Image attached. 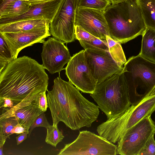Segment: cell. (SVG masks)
<instances>
[{"mask_svg": "<svg viewBox=\"0 0 155 155\" xmlns=\"http://www.w3.org/2000/svg\"><path fill=\"white\" fill-rule=\"evenodd\" d=\"M69 81L59 76L54 80L52 89L47 91L48 107L53 125L63 122L73 130L90 127L99 114L97 105L85 98Z\"/></svg>", "mask_w": 155, "mask_h": 155, "instance_id": "cell-1", "label": "cell"}, {"mask_svg": "<svg viewBox=\"0 0 155 155\" xmlns=\"http://www.w3.org/2000/svg\"><path fill=\"white\" fill-rule=\"evenodd\" d=\"M48 76L42 65L24 56L9 63L0 73V97L10 98L15 105L34 101L47 91Z\"/></svg>", "mask_w": 155, "mask_h": 155, "instance_id": "cell-2", "label": "cell"}, {"mask_svg": "<svg viewBox=\"0 0 155 155\" xmlns=\"http://www.w3.org/2000/svg\"><path fill=\"white\" fill-rule=\"evenodd\" d=\"M109 36L124 44L142 35L147 27L135 0L111 5L104 11Z\"/></svg>", "mask_w": 155, "mask_h": 155, "instance_id": "cell-3", "label": "cell"}, {"mask_svg": "<svg viewBox=\"0 0 155 155\" xmlns=\"http://www.w3.org/2000/svg\"><path fill=\"white\" fill-rule=\"evenodd\" d=\"M123 69L97 84L94 92L90 94L107 120L121 115L131 105Z\"/></svg>", "mask_w": 155, "mask_h": 155, "instance_id": "cell-4", "label": "cell"}, {"mask_svg": "<svg viewBox=\"0 0 155 155\" xmlns=\"http://www.w3.org/2000/svg\"><path fill=\"white\" fill-rule=\"evenodd\" d=\"M123 71L130 98L140 95V93L141 95L143 93V97L155 85V63L143 58L139 54L128 59L124 64Z\"/></svg>", "mask_w": 155, "mask_h": 155, "instance_id": "cell-5", "label": "cell"}, {"mask_svg": "<svg viewBox=\"0 0 155 155\" xmlns=\"http://www.w3.org/2000/svg\"><path fill=\"white\" fill-rule=\"evenodd\" d=\"M117 145L87 130L79 131L76 139L64 144L58 155H116Z\"/></svg>", "mask_w": 155, "mask_h": 155, "instance_id": "cell-6", "label": "cell"}, {"mask_svg": "<svg viewBox=\"0 0 155 155\" xmlns=\"http://www.w3.org/2000/svg\"><path fill=\"white\" fill-rule=\"evenodd\" d=\"M78 0H61L49 25L53 37L64 43L75 39V20Z\"/></svg>", "mask_w": 155, "mask_h": 155, "instance_id": "cell-7", "label": "cell"}, {"mask_svg": "<svg viewBox=\"0 0 155 155\" xmlns=\"http://www.w3.org/2000/svg\"><path fill=\"white\" fill-rule=\"evenodd\" d=\"M155 134V122L147 117L127 130L117 142V154L138 155L149 138Z\"/></svg>", "mask_w": 155, "mask_h": 155, "instance_id": "cell-8", "label": "cell"}, {"mask_svg": "<svg viewBox=\"0 0 155 155\" xmlns=\"http://www.w3.org/2000/svg\"><path fill=\"white\" fill-rule=\"evenodd\" d=\"M85 50L74 54L64 68L69 81L84 93H93L97 84L87 65Z\"/></svg>", "mask_w": 155, "mask_h": 155, "instance_id": "cell-9", "label": "cell"}, {"mask_svg": "<svg viewBox=\"0 0 155 155\" xmlns=\"http://www.w3.org/2000/svg\"><path fill=\"white\" fill-rule=\"evenodd\" d=\"M85 56L87 65L94 78L99 84L123 68L116 63L109 51L86 49Z\"/></svg>", "mask_w": 155, "mask_h": 155, "instance_id": "cell-10", "label": "cell"}, {"mask_svg": "<svg viewBox=\"0 0 155 155\" xmlns=\"http://www.w3.org/2000/svg\"><path fill=\"white\" fill-rule=\"evenodd\" d=\"M41 55L42 65L51 74L60 72L71 57L64 43L54 37H49L42 43Z\"/></svg>", "mask_w": 155, "mask_h": 155, "instance_id": "cell-11", "label": "cell"}, {"mask_svg": "<svg viewBox=\"0 0 155 155\" xmlns=\"http://www.w3.org/2000/svg\"><path fill=\"white\" fill-rule=\"evenodd\" d=\"M74 25L101 39L106 40V36H109L108 28L104 12L78 7Z\"/></svg>", "mask_w": 155, "mask_h": 155, "instance_id": "cell-12", "label": "cell"}, {"mask_svg": "<svg viewBox=\"0 0 155 155\" xmlns=\"http://www.w3.org/2000/svg\"><path fill=\"white\" fill-rule=\"evenodd\" d=\"M0 32L10 48L14 59L17 58L19 53L23 49L35 43H42L45 38L51 35L49 26L21 32Z\"/></svg>", "mask_w": 155, "mask_h": 155, "instance_id": "cell-13", "label": "cell"}, {"mask_svg": "<svg viewBox=\"0 0 155 155\" xmlns=\"http://www.w3.org/2000/svg\"><path fill=\"white\" fill-rule=\"evenodd\" d=\"M155 110V95L142 98L136 104H132L121 115V137L127 130L143 119L151 116Z\"/></svg>", "mask_w": 155, "mask_h": 155, "instance_id": "cell-14", "label": "cell"}, {"mask_svg": "<svg viewBox=\"0 0 155 155\" xmlns=\"http://www.w3.org/2000/svg\"><path fill=\"white\" fill-rule=\"evenodd\" d=\"M61 0H53L31 5L28 10L24 13L10 18H0V25L18 21L35 18H44L51 21L54 16Z\"/></svg>", "mask_w": 155, "mask_h": 155, "instance_id": "cell-15", "label": "cell"}, {"mask_svg": "<svg viewBox=\"0 0 155 155\" xmlns=\"http://www.w3.org/2000/svg\"><path fill=\"white\" fill-rule=\"evenodd\" d=\"M6 110L0 115V120L15 117L18 123L28 132L36 118L44 112L36 105L31 103L16 109H7Z\"/></svg>", "mask_w": 155, "mask_h": 155, "instance_id": "cell-16", "label": "cell"}, {"mask_svg": "<svg viewBox=\"0 0 155 155\" xmlns=\"http://www.w3.org/2000/svg\"><path fill=\"white\" fill-rule=\"evenodd\" d=\"M50 22L44 18L21 20L0 25V32L13 33L23 32L49 26Z\"/></svg>", "mask_w": 155, "mask_h": 155, "instance_id": "cell-17", "label": "cell"}, {"mask_svg": "<svg viewBox=\"0 0 155 155\" xmlns=\"http://www.w3.org/2000/svg\"><path fill=\"white\" fill-rule=\"evenodd\" d=\"M142 36L139 54L143 58L155 63V31L147 28Z\"/></svg>", "mask_w": 155, "mask_h": 155, "instance_id": "cell-18", "label": "cell"}, {"mask_svg": "<svg viewBox=\"0 0 155 155\" xmlns=\"http://www.w3.org/2000/svg\"><path fill=\"white\" fill-rule=\"evenodd\" d=\"M31 6L27 1L15 0L9 2L0 8V18L20 15L28 11Z\"/></svg>", "mask_w": 155, "mask_h": 155, "instance_id": "cell-19", "label": "cell"}, {"mask_svg": "<svg viewBox=\"0 0 155 155\" xmlns=\"http://www.w3.org/2000/svg\"><path fill=\"white\" fill-rule=\"evenodd\" d=\"M147 28L155 31V0H135Z\"/></svg>", "mask_w": 155, "mask_h": 155, "instance_id": "cell-20", "label": "cell"}, {"mask_svg": "<svg viewBox=\"0 0 155 155\" xmlns=\"http://www.w3.org/2000/svg\"><path fill=\"white\" fill-rule=\"evenodd\" d=\"M109 51L112 58L118 64L123 65L126 62V57L120 42L115 41L109 36H106Z\"/></svg>", "mask_w": 155, "mask_h": 155, "instance_id": "cell-21", "label": "cell"}, {"mask_svg": "<svg viewBox=\"0 0 155 155\" xmlns=\"http://www.w3.org/2000/svg\"><path fill=\"white\" fill-rule=\"evenodd\" d=\"M14 59L8 45L0 32V73L8 64Z\"/></svg>", "mask_w": 155, "mask_h": 155, "instance_id": "cell-22", "label": "cell"}, {"mask_svg": "<svg viewBox=\"0 0 155 155\" xmlns=\"http://www.w3.org/2000/svg\"><path fill=\"white\" fill-rule=\"evenodd\" d=\"M111 5L109 0H78V7L94 9L104 12Z\"/></svg>", "mask_w": 155, "mask_h": 155, "instance_id": "cell-23", "label": "cell"}, {"mask_svg": "<svg viewBox=\"0 0 155 155\" xmlns=\"http://www.w3.org/2000/svg\"><path fill=\"white\" fill-rule=\"evenodd\" d=\"M46 129L45 142L56 147L57 144L62 141L64 138L62 132L59 130L58 125H50Z\"/></svg>", "mask_w": 155, "mask_h": 155, "instance_id": "cell-24", "label": "cell"}, {"mask_svg": "<svg viewBox=\"0 0 155 155\" xmlns=\"http://www.w3.org/2000/svg\"><path fill=\"white\" fill-rule=\"evenodd\" d=\"M84 50H101L109 51L108 47L106 40H103L97 38L91 41H79Z\"/></svg>", "mask_w": 155, "mask_h": 155, "instance_id": "cell-25", "label": "cell"}, {"mask_svg": "<svg viewBox=\"0 0 155 155\" xmlns=\"http://www.w3.org/2000/svg\"><path fill=\"white\" fill-rule=\"evenodd\" d=\"M18 123L17 119L15 117H11L0 120V130L9 138L11 132Z\"/></svg>", "mask_w": 155, "mask_h": 155, "instance_id": "cell-26", "label": "cell"}, {"mask_svg": "<svg viewBox=\"0 0 155 155\" xmlns=\"http://www.w3.org/2000/svg\"><path fill=\"white\" fill-rule=\"evenodd\" d=\"M75 39L78 41L83 40L91 41L97 37L84 30L78 25L75 26Z\"/></svg>", "mask_w": 155, "mask_h": 155, "instance_id": "cell-27", "label": "cell"}, {"mask_svg": "<svg viewBox=\"0 0 155 155\" xmlns=\"http://www.w3.org/2000/svg\"><path fill=\"white\" fill-rule=\"evenodd\" d=\"M46 91L39 92L31 103L36 105L43 112L46 111L48 107L47 98Z\"/></svg>", "mask_w": 155, "mask_h": 155, "instance_id": "cell-28", "label": "cell"}, {"mask_svg": "<svg viewBox=\"0 0 155 155\" xmlns=\"http://www.w3.org/2000/svg\"><path fill=\"white\" fill-rule=\"evenodd\" d=\"M138 155H155V140L154 135L149 138Z\"/></svg>", "mask_w": 155, "mask_h": 155, "instance_id": "cell-29", "label": "cell"}, {"mask_svg": "<svg viewBox=\"0 0 155 155\" xmlns=\"http://www.w3.org/2000/svg\"><path fill=\"white\" fill-rule=\"evenodd\" d=\"M50 125L47 121L44 112L42 113L36 118L31 126L29 131L28 137H29L31 131L35 128L42 127L47 129Z\"/></svg>", "mask_w": 155, "mask_h": 155, "instance_id": "cell-30", "label": "cell"}, {"mask_svg": "<svg viewBox=\"0 0 155 155\" xmlns=\"http://www.w3.org/2000/svg\"><path fill=\"white\" fill-rule=\"evenodd\" d=\"M15 106L13 102L10 98L5 97H0V107L9 109Z\"/></svg>", "mask_w": 155, "mask_h": 155, "instance_id": "cell-31", "label": "cell"}, {"mask_svg": "<svg viewBox=\"0 0 155 155\" xmlns=\"http://www.w3.org/2000/svg\"><path fill=\"white\" fill-rule=\"evenodd\" d=\"M29 132L23 126L19 123L14 128L11 132V134H21L24 133Z\"/></svg>", "mask_w": 155, "mask_h": 155, "instance_id": "cell-32", "label": "cell"}, {"mask_svg": "<svg viewBox=\"0 0 155 155\" xmlns=\"http://www.w3.org/2000/svg\"><path fill=\"white\" fill-rule=\"evenodd\" d=\"M8 136H5L0 130V155H4L3 153V147Z\"/></svg>", "mask_w": 155, "mask_h": 155, "instance_id": "cell-33", "label": "cell"}, {"mask_svg": "<svg viewBox=\"0 0 155 155\" xmlns=\"http://www.w3.org/2000/svg\"><path fill=\"white\" fill-rule=\"evenodd\" d=\"M28 132H25L21 134L16 137L17 145L21 143L24 140L27 139Z\"/></svg>", "mask_w": 155, "mask_h": 155, "instance_id": "cell-34", "label": "cell"}, {"mask_svg": "<svg viewBox=\"0 0 155 155\" xmlns=\"http://www.w3.org/2000/svg\"><path fill=\"white\" fill-rule=\"evenodd\" d=\"M53 0H27L30 5L44 3Z\"/></svg>", "mask_w": 155, "mask_h": 155, "instance_id": "cell-35", "label": "cell"}, {"mask_svg": "<svg viewBox=\"0 0 155 155\" xmlns=\"http://www.w3.org/2000/svg\"><path fill=\"white\" fill-rule=\"evenodd\" d=\"M155 95V85L153 89L142 98H146Z\"/></svg>", "mask_w": 155, "mask_h": 155, "instance_id": "cell-36", "label": "cell"}, {"mask_svg": "<svg viewBox=\"0 0 155 155\" xmlns=\"http://www.w3.org/2000/svg\"><path fill=\"white\" fill-rule=\"evenodd\" d=\"M15 0H0V8L2 7L5 5L10 1ZM27 1V0H21Z\"/></svg>", "mask_w": 155, "mask_h": 155, "instance_id": "cell-37", "label": "cell"}, {"mask_svg": "<svg viewBox=\"0 0 155 155\" xmlns=\"http://www.w3.org/2000/svg\"><path fill=\"white\" fill-rule=\"evenodd\" d=\"M112 5H114L125 1L127 0H109Z\"/></svg>", "mask_w": 155, "mask_h": 155, "instance_id": "cell-38", "label": "cell"}]
</instances>
